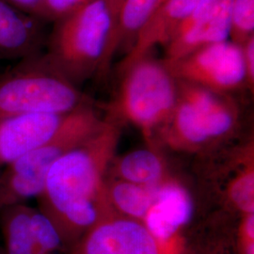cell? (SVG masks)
I'll use <instances>...</instances> for the list:
<instances>
[{"mask_svg":"<svg viewBox=\"0 0 254 254\" xmlns=\"http://www.w3.org/2000/svg\"><path fill=\"white\" fill-rule=\"evenodd\" d=\"M117 139V128L104 121L96 132L52 166L38 199L39 209L55 225L72 209L106 200L103 177Z\"/></svg>","mask_w":254,"mask_h":254,"instance_id":"6da1fadb","label":"cell"},{"mask_svg":"<svg viewBox=\"0 0 254 254\" xmlns=\"http://www.w3.org/2000/svg\"><path fill=\"white\" fill-rule=\"evenodd\" d=\"M117 18L111 0H93L56 21L42 54L44 62L77 87L100 72Z\"/></svg>","mask_w":254,"mask_h":254,"instance_id":"7a4b0ae2","label":"cell"},{"mask_svg":"<svg viewBox=\"0 0 254 254\" xmlns=\"http://www.w3.org/2000/svg\"><path fill=\"white\" fill-rule=\"evenodd\" d=\"M103 123L91 105L75 109L49 140L0 170V211L39 198L56 161L96 132Z\"/></svg>","mask_w":254,"mask_h":254,"instance_id":"3957f363","label":"cell"},{"mask_svg":"<svg viewBox=\"0 0 254 254\" xmlns=\"http://www.w3.org/2000/svg\"><path fill=\"white\" fill-rule=\"evenodd\" d=\"M91 105L72 83L52 71L41 54L21 60L0 75V120L36 113L64 114Z\"/></svg>","mask_w":254,"mask_h":254,"instance_id":"277c9868","label":"cell"},{"mask_svg":"<svg viewBox=\"0 0 254 254\" xmlns=\"http://www.w3.org/2000/svg\"><path fill=\"white\" fill-rule=\"evenodd\" d=\"M118 108L137 126L149 129L172 117L178 96L177 80L163 61L149 54L123 68Z\"/></svg>","mask_w":254,"mask_h":254,"instance_id":"5b68a950","label":"cell"},{"mask_svg":"<svg viewBox=\"0 0 254 254\" xmlns=\"http://www.w3.org/2000/svg\"><path fill=\"white\" fill-rule=\"evenodd\" d=\"M173 77L222 93L246 83L242 46L232 41L204 46L176 61H164Z\"/></svg>","mask_w":254,"mask_h":254,"instance_id":"8992f818","label":"cell"},{"mask_svg":"<svg viewBox=\"0 0 254 254\" xmlns=\"http://www.w3.org/2000/svg\"><path fill=\"white\" fill-rule=\"evenodd\" d=\"M178 96L172 117L176 131L191 143L227 133L236 114L221 93L191 83L177 80Z\"/></svg>","mask_w":254,"mask_h":254,"instance_id":"52a82bcc","label":"cell"},{"mask_svg":"<svg viewBox=\"0 0 254 254\" xmlns=\"http://www.w3.org/2000/svg\"><path fill=\"white\" fill-rule=\"evenodd\" d=\"M69 254H163L160 241L143 222L130 218H104L90 228Z\"/></svg>","mask_w":254,"mask_h":254,"instance_id":"ba28073f","label":"cell"},{"mask_svg":"<svg viewBox=\"0 0 254 254\" xmlns=\"http://www.w3.org/2000/svg\"><path fill=\"white\" fill-rule=\"evenodd\" d=\"M232 0H204L176 28L165 45L164 61H176L230 40Z\"/></svg>","mask_w":254,"mask_h":254,"instance_id":"9c48e42d","label":"cell"},{"mask_svg":"<svg viewBox=\"0 0 254 254\" xmlns=\"http://www.w3.org/2000/svg\"><path fill=\"white\" fill-rule=\"evenodd\" d=\"M69 113H36L1 119L0 170L49 140Z\"/></svg>","mask_w":254,"mask_h":254,"instance_id":"30bf717a","label":"cell"},{"mask_svg":"<svg viewBox=\"0 0 254 254\" xmlns=\"http://www.w3.org/2000/svg\"><path fill=\"white\" fill-rule=\"evenodd\" d=\"M45 26L9 1L0 0V62L41 54L48 36Z\"/></svg>","mask_w":254,"mask_h":254,"instance_id":"8fae6325","label":"cell"},{"mask_svg":"<svg viewBox=\"0 0 254 254\" xmlns=\"http://www.w3.org/2000/svg\"><path fill=\"white\" fill-rule=\"evenodd\" d=\"M204 0H167L136 35L131 50L121 64V69L150 54L157 45L165 46L176 28Z\"/></svg>","mask_w":254,"mask_h":254,"instance_id":"7c38bea8","label":"cell"},{"mask_svg":"<svg viewBox=\"0 0 254 254\" xmlns=\"http://www.w3.org/2000/svg\"><path fill=\"white\" fill-rule=\"evenodd\" d=\"M190 197L180 186L168 183L156 186L153 204L143 224L158 240H168L191 218Z\"/></svg>","mask_w":254,"mask_h":254,"instance_id":"4fadbf2b","label":"cell"},{"mask_svg":"<svg viewBox=\"0 0 254 254\" xmlns=\"http://www.w3.org/2000/svg\"><path fill=\"white\" fill-rule=\"evenodd\" d=\"M167 0H125L116 26L110 38L99 73L106 72L115 55L127 54L135 43L140 29Z\"/></svg>","mask_w":254,"mask_h":254,"instance_id":"5bb4252c","label":"cell"},{"mask_svg":"<svg viewBox=\"0 0 254 254\" xmlns=\"http://www.w3.org/2000/svg\"><path fill=\"white\" fill-rule=\"evenodd\" d=\"M30 206L26 203L0 211L4 254H49L35 241L29 229Z\"/></svg>","mask_w":254,"mask_h":254,"instance_id":"9a60e30c","label":"cell"},{"mask_svg":"<svg viewBox=\"0 0 254 254\" xmlns=\"http://www.w3.org/2000/svg\"><path fill=\"white\" fill-rule=\"evenodd\" d=\"M156 185L142 186L130 182L116 183L109 196L113 204L127 218L143 219L153 204Z\"/></svg>","mask_w":254,"mask_h":254,"instance_id":"2e32d148","label":"cell"},{"mask_svg":"<svg viewBox=\"0 0 254 254\" xmlns=\"http://www.w3.org/2000/svg\"><path fill=\"white\" fill-rule=\"evenodd\" d=\"M124 181L142 186H154L161 178L162 163L156 154L148 150H137L127 154L119 164Z\"/></svg>","mask_w":254,"mask_h":254,"instance_id":"e0dca14e","label":"cell"},{"mask_svg":"<svg viewBox=\"0 0 254 254\" xmlns=\"http://www.w3.org/2000/svg\"><path fill=\"white\" fill-rule=\"evenodd\" d=\"M29 229L40 247L49 254L64 250L61 234L52 219L40 209L30 207Z\"/></svg>","mask_w":254,"mask_h":254,"instance_id":"ac0fdd59","label":"cell"},{"mask_svg":"<svg viewBox=\"0 0 254 254\" xmlns=\"http://www.w3.org/2000/svg\"><path fill=\"white\" fill-rule=\"evenodd\" d=\"M254 35V0H232L230 41L242 46Z\"/></svg>","mask_w":254,"mask_h":254,"instance_id":"d6986e66","label":"cell"},{"mask_svg":"<svg viewBox=\"0 0 254 254\" xmlns=\"http://www.w3.org/2000/svg\"><path fill=\"white\" fill-rule=\"evenodd\" d=\"M93 0H41L30 15L44 23H55Z\"/></svg>","mask_w":254,"mask_h":254,"instance_id":"ffe728a7","label":"cell"},{"mask_svg":"<svg viewBox=\"0 0 254 254\" xmlns=\"http://www.w3.org/2000/svg\"><path fill=\"white\" fill-rule=\"evenodd\" d=\"M254 173H247L236 182L232 190L236 204L249 214L254 213Z\"/></svg>","mask_w":254,"mask_h":254,"instance_id":"44dd1931","label":"cell"},{"mask_svg":"<svg viewBox=\"0 0 254 254\" xmlns=\"http://www.w3.org/2000/svg\"><path fill=\"white\" fill-rule=\"evenodd\" d=\"M246 69V82L254 87V35L250 37L242 45Z\"/></svg>","mask_w":254,"mask_h":254,"instance_id":"7402d4cb","label":"cell"},{"mask_svg":"<svg viewBox=\"0 0 254 254\" xmlns=\"http://www.w3.org/2000/svg\"><path fill=\"white\" fill-rule=\"evenodd\" d=\"M254 213L249 214L243 226V252L244 254H254Z\"/></svg>","mask_w":254,"mask_h":254,"instance_id":"603a6c76","label":"cell"},{"mask_svg":"<svg viewBox=\"0 0 254 254\" xmlns=\"http://www.w3.org/2000/svg\"><path fill=\"white\" fill-rule=\"evenodd\" d=\"M10 4L15 6L16 8L27 12L28 14H31V12L34 10L41 0H7Z\"/></svg>","mask_w":254,"mask_h":254,"instance_id":"cb8c5ba5","label":"cell"},{"mask_svg":"<svg viewBox=\"0 0 254 254\" xmlns=\"http://www.w3.org/2000/svg\"><path fill=\"white\" fill-rule=\"evenodd\" d=\"M111 2H112V4H113L114 8H115L116 11H117V13L119 14L120 9H121V7H122L123 3L125 2V0H111Z\"/></svg>","mask_w":254,"mask_h":254,"instance_id":"d4e9b609","label":"cell"},{"mask_svg":"<svg viewBox=\"0 0 254 254\" xmlns=\"http://www.w3.org/2000/svg\"><path fill=\"white\" fill-rule=\"evenodd\" d=\"M0 254H3V251H1V250H0Z\"/></svg>","mask_w":254,"mask_h":254,"instance_id":"484cf974","label":"cell"}]
</instances>
